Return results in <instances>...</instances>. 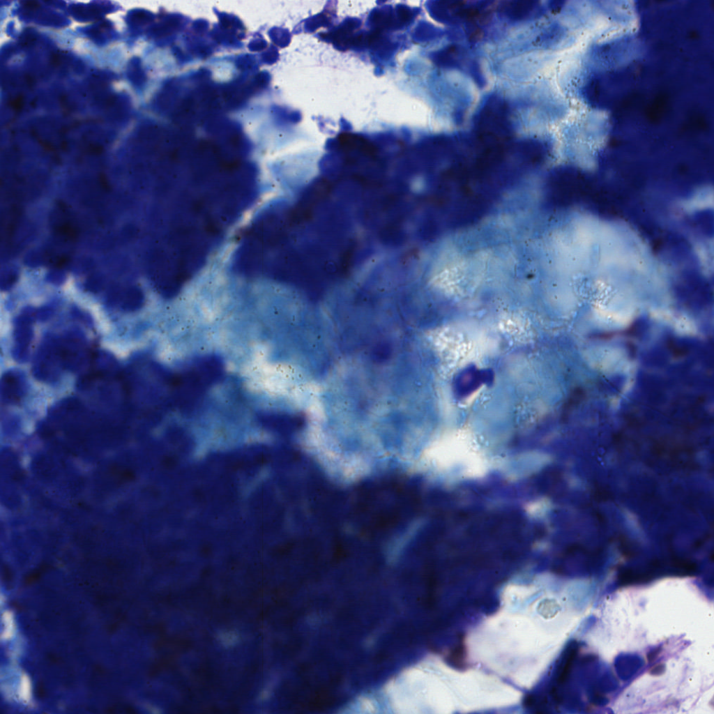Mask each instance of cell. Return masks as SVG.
Returning <instances> with one entry per match:
<instances>
[{"label":"cell","instance_id":"277c9868","mask_svg":"<svg viewBox=\"0 0 714 714\" xmlns=\"http://www.w3.org/2000/svg\"><path fill=\"white\" fill-rule=\"evenodd\" d=\"M60 342L66 369L78 372L90 365L93 356L80 330L72 328L67 331L60 337Z\"/></svg>","mask_w":714,"mask_h":714},{"label":"cell","instance_id":"3957f363","mask_svg":"<svg viewBox=\"0 0 714 714\" xmlns=\"http://www.w3.org/2000/svg\"><path fill=\"white\" fill-rule=\"evenodd\" d=\"M476 135L499 139H510L511 128L504 101L496 96L487 100L476 119Z\"/></svg>","mask_w":714,"mask_h":714},{"label":"cell","instance_id":"9c48e42d","mask_svg":"<svg viewBox=\"0 0 714 714\" xmlns=\"http://www.w3.org/2000/svg\"><path fill=\"white\" fill-rule=\"evenodd\" d=\"M55 310V305L52 304H48L45 306L40 307L36 312V319L41 321H45L49 319Z\"/></svg>","mask_w":714,"mask_h":714},{"label":"cell","instance_id":"ba28073f","mask_svg":"<svg viewBox=\"0 0 714 714\" xmlns=\"http://www.w3.org/2000/svg\"><path fill=\"white\" fill-rule=\"evenodd\" d=\"M576 654H577V649H576V648L572 649L571 651L570 652L568 658V659H567V660L565 662V665H564V667H563V669H562V671H561V672L560 674V676L559 677V682L560 683H563L565 681V679L567 678L568 675L569 671H570V667H571V665H572V662H573V660H574V659L575 658Z\"/></svg>","mask_w":714,"mask_h":714},{"label":"cell","instance_id":"7a4b0ae2","mask_svg":"<svg viewBox=\"0 0 714 714\" xmlns=\"http://www.w3.org/2000/svg\"><path fill=\"white\" fill-rule=\"evenodd\" d=\"M66 369L60 337L46 334L40 343L33 363V373L40 381H55Z\"/></svg>","mask_w":714,"mask_h":714},{"label":"cell","instance_id":"6da1fadb","mask_svg":"<svg viewBox=\"0 0 714 714\" xmlns=\"http://www.w3.org/2000/svg\"><path fill=\"white\" fill-rule=\"evenodd\" d=\"M224 367L218 357H198L173 374L172 406L183 412L192 411L206 391L222 377Z\"/></svg>","mask_w":714,"mask_h":714},{"label":"cell","instance_id":"8992f818","mask_svg":"<svg viewBox=\"0 0 714 714\" xmlns=\"http://www.w3.org/2000/svg\"><path fill=\"white\" fill-rule=\"evenodd\" d=\"M24 374L19 370L6 372L1 380V401L4 404H17L27 390Z\"/></svg>","mask_w":714,"mask_h":714},{"label":"cell","instance_id":"5b68a950","mask_svg":"<svg viewBox=\"0 0 714 714\" xmlns=\"http://www.w3.org/2000/svg\"><path fill=\"white\" fill-rule=\"evenodd\" d=\"M36 310L32 307H24L13 321V358L24 363L29 356V349L33 336V323L36 319Z\"/></svg>","mask_w":714,"mask_h":714},{"label":"cell","instance_id":"52a82bcc","mask_svg":"<svg viewBox=\"0 0 714 714\" xmlns=\"http://www.w3.org/2000/svg\"><path fill=\"white\" fill-rule=\"evenodd\" d=\"M532 1H507L504 2L503 10L510 18L522 20L532 13L536 6Z\"/></svg>","mask_w":714,"mask_h":714}]
</instances>
